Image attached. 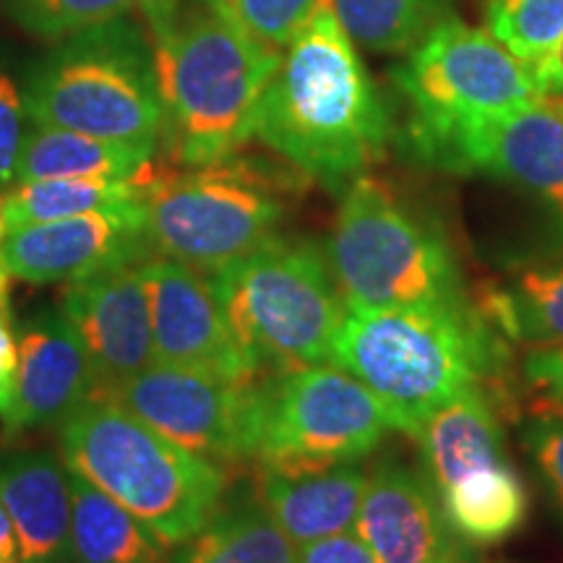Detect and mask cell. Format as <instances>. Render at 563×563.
Wrapping results in <instances>:
<instances>
[{"label": "cell", "mask_w": 563, "mask_h": 563, "mask_svg": "<svg viewBox=\"0 0 563 563\" xmlns=\"http://www.w3.org/2000/svg\"><path fill=\"white\" fill-rule=\"evenodd\" d=\"M144 13L167 152L183 167L230 159L256 136L258 104L282 51L245 32L214 0L191 11L159 0Z\"/></svg>", "instance_id": "1"}, {"label": "cell", "mask_w": 563, "mask_h": 563, "mask_svg": "<svg viewBox=\"0 0 563 563\" xmlns=\"http://www.w3.org/2000/svg\"><path fill=\"white\" fill-rule=\"evenodd\" d=\"M389 131V112L327 0L282 53L256 139L340 191L384 157Z\"/></svg>", "instance_id": "2"}, {"label": "cell", "mask_w": 563, "mask_h": 563, "mask_svg": "<svg viewBox=\"0 0 563 563\" xmlns=\"http://www.w3.org/2000/svg\"><path fill=\"white\" fill-rule=\"evenodd\" d=\"M496 340L467 308L344 311L332 365L376 394L397 431L420 426L464 389L493 373Z\"/></svg>", "instance_id": "3"}, {"label": "cell", "mask_w": 563, "mask_h": 563, "mask_svg": "<svg viewBox=\"0 0 563 563\" xmlns=\"http://www.w3.org/2000/svg\"><path fill=\"white\" fill-rule=\"evenodd\" d=\"M66 467L125 506L150 530L178 548L220 509L228 475L154 431L108 397H89L60 426Z\"/></svg>", "instance_id": "4"}, {"label": "cell", "mask_w": 563, "mask_h": 563, "mask_svg": "<svg viewBox=\"0 0 563 563\" xmlns=\"http://www.w3.org/2000/svg\"><path fill=\"white\" fill-rule=\"evenodd\" d=\"M211 285L238 347L258 373L332 363L347 308L316 245L274 235L211 272Z\"/></svg>", "instance_id": "5"}, {"label": "cell", "mask_w": 563, "mask_h": 563, "mask_svg": "<svg viewBox=\"0 0 563 563\" xmlns=\"http://www.w3.org/2000/svg\"><path fill=\"white\" fill-rule=\"evenodd\" d=\"M329 266L347 311L464 306L460 269L441 232L371 175L344 188Z\"/></svg>", "instance_id": "6"}, {"label": "cell", "mask_w": 563, "mask_h": 563, "mask_svg": "<svg viewBox=\"0 0 563 563\" xmlns=\"http://www.w3.org/2000/svg\"><path fill=\"white\" fill-rule=\"evenodd\" d=\"M24 112L45 129L157 152L165 118L152 51L118 19L70 34L66 45L34 70L24 91Z\"/></svg>", "instance_id": "7"}, {"label": "cell", "mask_w": 563, "mask_h": 563, "mask_svg": "<svg viewBox=\"0 0 563 563\" xmlns=\"http://www.w3.org/2000/svg\"><path fill=\"white\" fill-rule=\"evenodd\" d=\"M150 251L199 272H217L272 241L285 217L269 178L249 165L150 167L141 191Z\"/></svg>", "instance_id": "8"}, {"label": "cell", "mask_w": 563, "mask_h": 563, "mask_svg": "<svg viewBox=\"0 0 563 563\" xmlns=\"http://www.w3.org/2000/svg\"><path fill=\"white\" fill-rule=\"evenodd\" d=\"M394 79L412 104L415 141L435 165L464 125L543 100L530 63L456 16L418 42Z\"/></svg>", "instance_id": "9"}, {"label": "cell", "mask_w": 563, "mask_h": 563, "mask_svg": "<svg viewBox=\"0 0 563 563\" xmlns=\"http://www.w3.org/2000/svg\"><path fill=\"white\" fill-rule=\"evenodd\" d=\"M264 467H319L357 462L397 422L382 399L336 365H308L264 382Z\"/></svg>", "instance_id": "10"}, {"label": "cell", "mask_w": 563, "mask_h": 563, "mask_svg": "<svg viewBox=\"0 0 563 563\" xmlns=\"http://www.w3.org/2000/svg\"><path fill=\"white\" fill-rule=\"evenodd\" d=\"M264 384L217 373L154 363L104 394L150 422L154 431L211 462H238L258 454Z\"/></svg>", "instance_id": "11"}, {"label": "cell", "mask_w": 563, "mask_h": 563, "mask_svg": "<svg viewBox=\"0 0 563 563\" xmlns=\"http://www.w3.org/2000/svg\"><path fill=\"white\" fill-rule=\"evenodd\" d=\"M152 316L154 363L253 382V368L238 347L211 279L194 266L157 256L141 262Z\"/></svg>", "instance_id": "12"}, {"label": "cell", "mask_w": 563, "mask_h": 563, "mask_svg": "<svg viewBox=\"0 0 563 563\" xmlns=\"http://www.w3.org/2000/svg\"><path fill=\"white\" fill-rule=\"evenodd\" d=\"M144 211L66 217L5 232L0 258L13 279L30 285H70L112 266L150 258Z\"/></svg>", "instance_id": "13"}, {"label": "cell", "mask_w": 563, "mask_h": 563, "mask_svg": "<svg viewBox=\"0 0 563 563\" xmlns=\"http://www.w3.org/2000/svg\"><path fill=\"white\" fill-rule=\"evenodd\" d=\"M443 167H473L543 199L563 220V115L538 100L477 118L456 133Z\"/></svg>", "instance_id": "14"}, {"label": "cell", "mask_w": 563, "mask_h": 563, "mask_svg": "<svg viewBox=\"0 0 563 563\" xmlns=\"http://www.w3.org/2000/svg\"><path fill=\"white\" fill-rule=\"evenodd\" d=\"M60 308L87 347L95 368V394L115 389L154 365L150 298L141 262L70 282Z\"/></svg>", "instance_id": "15"}, {"label": "cell", "mask_w": 563, "mask_h": 563, "mask_svg": "<svg viewBox=\"0 0 563 563\" xmlns=\"http://www.w3.org/2000/svg\"><path fill=\"white\" fill-rule=\"evenodd\" d=\"M16 397L5 435L63 426L95 394V368L63 308H45L16 329Z\"/></svg>", "instance_id": "16"}, {"label": "cell", "mask_w": 563, "mask_h": 563, "mask_svg": "<svg viewBox=\"0 0 563 563\" xmlns=\"http://www.w3.org/2000/svg\"><path fill=\"white\" fill-rule=\"evenodd\" d=\"M355 532L378 563H431L462 545L431 477L397 462L365 481Z\"/></svg>", "instance_id": "17"}, {"label": "cell", "mask_w": 563, "mask_h": 563, "mask_svg": "<svg viewBox=\"0 0 563 563\" xmlns=\"http://www.w3.org/2000/svg\"><path fill=\"white\" fill-rule=\"evenodd\" d=\"M368 475L357 462L264 467L258 501L295 545L355 530Z\"/></svg>", "instance_id": "18"}, {"label": "cell", "mask_w": 563, "mask_h": 563, "mask_svg": "<svg viewBox=\"0 0 563 563\" xmlns=\"http://www.w3.org/2000/svg\"><path fill=\"white\" fill-rule=\"evenodd\" d=\"M0 504L16 530L19 563H74L68 467L58 456L0 454Z\"/></svg>", "instance_id": "19"}, {"label": "cell", "mask_w": 563, "mask_h": 563, "mask_svg": "<svg viewBox=\"0 0 563 563\" xmlns=\"http://www.w3.org/2000/svg\"><path fill=\"white\" fill-rule=\"evenodd\" d=\"M418 441L428 477L439 493L467 473L506 460L501 426L481 386L464 389L441 405L420 426Z\"/></svg>", "instance_id": "20"}, {"label": "cell", "mask_w": 563, "mask_h": 563, "mask_svg": "<svg viewBox=\"0 0 563 563\" xmlns=\"http://www.w3.org/2000/svg\"><path fill=\"white\" fill-rule=\"evenodd\" d=\"M70 559L74 563H167L170 545L139 517L68 470Z\"/></svg>", "instance_id": "21"}, {"label": "cell", "mask_w": 563, "mask_h": 563, "mask_svg": "<svg viewBox=\"0 0 563 563\" xmlns=\"http://www.w3.org/2000/svg\"><path fill=\"white\" fill-rule=\"evenodd\" d=\"M154 152L87 136V133L34 125L24 133L16 183L53 178H136L152 165Z\"/></svg>", "instance_id": "22"}, {"label": "cell", "mask_w": 563, "mask_h": 563, "mask_svg": "<svg viewBox=\"0 0 563 563\" xmlns=\"http://www.w3.org/2000/svg\"><path fill=\"white\" fill-rule=\"evenodd\" d=\"M152 167V165H150ZM144 173L136 178H53L16 183L3 196L0 220L3 235L26 224L66 220V217L95 214H129L141 211Z\"/></svg>", "instance_id": "23"}, {"label": "cell", "mask_w": 563, "mask_h": 563, "mask_svg": "<svg viewBox=\"0 0 563 563\" xmlns=\"http://www.w3.org/2000/svg\"><path fill=\"white\" fill-rule=\"evenodd\" d=\"M449 525L464 543H501L522 527L527 517V490L509 460L467 473L441 490Z\"/></svg>", "instance_id": "24"}, {"label": "cell", "mask_w": 563, "mask_h": 563, "mask_svg": "<svg viewBox=\"0 0 563 563\" xmlns=\"http://www.w3.org/2000/svg\"><path fill=\"white\" fill-rule=\"evenodd\" d=\"M167 563H298V545L279 530L262 501L217 509L201 532L178 545Z\"/></svg>", "instance_id": "25"}, {"label": "cell", "mask_w": 563, "mask_h": 563, "mask_svg": "<svg viewBox=\"0 0 563 563\" xmlns=\"http://www.w3.org/2000/svg\"><path fill=\"white\" fill-rule=\"evenodd\" d=\"M336 21L357 47L371 53H410L441 21L454 0H329Z\"/></svg>", "instance_id": "26"}, {"label": "cell", "mask_w": 563, "mask_h": 563, "mask_svg": "<svg viewBox=\"0 0 563 563\" xmlns=\"http://www.w3.org/2000/svg\"><path fill=\"white\" fill-rule=\"evenodd\" d=\"M488 306L511 340L538 347L563 342V262L514 274L490 295Z\"/></svg>", "instance_id": "27"}, {"label": "cell", "mask_w": 563, "mask_h": 563, "mask_svg": "<svg viewBox=\"0 0 563 563\" xmlns=\"http://www.w3.org/2000/svg\"><path fill=\"white\" fill-rule=\"evenodd\" d=\"M485 21L506 51L532 66L563 37V0H485Z\"/></svg>", "instance_id": "28"}, {"label": "cell", "mask_w": 563, "mask_h": 563, "mask_svg": "<svg viewBox=\"0 0 563 563\" xmlns=\"http://www.w3.org/2000/svg\"><path fill=\"white\" fill-rule=\"evenodd\" d=\"M13 21L37 37H70L159 0H5Z\"/></svg>", "instance_id": "29"}, {"label": "cell", "mask_w": 563, "mask_h": 563, "mask_svg": "<svg viewBox=\"0 0 563 563\" xmlns=\"http://www.w3.org/2000/svg\"><path fill=\"white\" fill-rule=\"evenodd\" d=\"M245 32L285 51L327 0H214Z\"/></svg>", "instance_id": "30"}, {"label": "cell", "mask_w": 563, "mask_h": 563, "mask_svg": "<svg viewBox=\"0 0 563 563\" xmlns=\"http://www.w3.org/2000/svg\"><path fill=\"white\" fill-rule=\"evenodd\" d=\"M525 446L548 493L563 511V412H543L525 426Z\"/></svg>", "instance_id": "31"}, {"label": "cell", "mask_w": 563, "mask_h": 563, "mask_svg": "<svg viewBox=\"0 0 563 563\" xmlns=\"http://www.w3.org/2000/svg\"><path fill=\"white\" fill-rule=\"evenodd\" d=\"M24 97L9 74L0 70V188L16 186V165L24 141Z\"/></svg>", "instance_id": "32"}, {"label": "cell", "mask_w": 563, "mask_h": 563, "mask_svg": "<svg viewBox=\"0 0 563 563\" xmlns=\"http://www.w3.org/2000/svg\"><path fill=\"white\" fill-rule=\"evenodd\" d=\"M525 378L540 397L563 410V342L527 352Z\"/></svg>", "instance_id": "33"}, {"label": "cell", "mask_w": 563, "mask_h": 563, "mask_svg": "<svg viewBox=\"0 0 563 563\" xmlns=\"http://www.w3.org/2000/svg\"><path fill=\"white\" fill-rule=\"evenodd\" d=\"M19 336L13 329L9 295H0V420L9 418L16 397Z\"/></svg>", "instance_id": "34"}, {"label": "cell", "mask_w": 563, "mask_h": 563, "mask_svg": "<svg viewBox=\"0 0 563 563\" xmlns=\"http://www.w3.org/2000/svg\"><path fill=\"white\" fill-rule=\"evenodd\" d=\"M298 563H378L355 530L298 548Z\"/></svg>", "instance_id": "35"}, {"label": "cell", "mask_w": 563, "mask_h": 563, "mask_svg": "<svg viewBox=\"0 0 563 563\" xmlns=\"http://www.w3.org/2000/svg\"><path fill=\"white\" fill-rule=\"evenodd\" d=\"M532 74L543 97L563 95V37L555 42L543 58L532 63Z\"/></svg>", "instance_id": "36"}, {"label": "cell", "mask_w": 563, "mask_h": 563, "mask_svg": "<svg viewBox=\"0 0 563 563\" xmlns=\"http://www.w3.org/2000/svg\"><path fill=\"white\" fill-rule=\"evenodd\" d=\"M0 563H19V540L9 511L0 504Z\"/></svg>", "instance_id": "37"}, {"label": "cell", "mask_w": 563, "mask_h": 563, "mask_svg": "<svg viewBox=\"0 0 563 563\" xmlns=\"http://www.w3.org/2000/svg\"><path fill=\"white\" fill-rule=\"evenodd\" d=\"M431 563H475V559H473V551H470V548L462 543V545H456L454 551L443 553L441 559H435Z\"/></svg>", "instance_id": "38"}, {"label": "cell", "mask_w": 563, "mask_h": 563, "mask_svg": "<svg viewBox=\"0 0 563 563\" xmlns=\"http://www.w3.org/2000/svg\"><path fill=\"white\" fill-rule=\"evenodd\" d=\"M545 100H548V102H551V104H553V108H555V110H559V112H561V115H563V95H559V97H545Z\"/></svg>", "instance_id": "39"}, {"label": "cell", "mask_w": 563, "mask_h": 563, "mask_svg": "<svg viewBox=\"0 0 563 563\" xmlns=\"http://www.w3.org/2000/svg\"><path fill=\"white\" fill-rule=\"evenodd\" d=\"M0 207H3V199H0ZM0 243H3V220H0Z\"/></svg>", "instance_id": "40"}]
</instances>
